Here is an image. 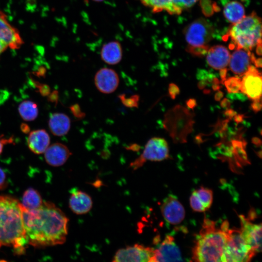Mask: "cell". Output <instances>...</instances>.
I'll return each instance as SVG.
<instances>
[{
  "mask_svg": "<svg viewBox=\"0 0 262 262\" xmlns=\"http://www.w3.org/2000/svg\"><path fill=\"white\" fill-rule=\"evenodd\" d=\"M23 221L27 244L35 247L61 245L66 240L68 219L53 203L43 202L38 208L23 207Z\"/></svg>",
  "mask_w": 262,
  "mask_h": 262,
  "instance_id": "6da1fadb",
  "label": "cell"
},
{
  "mask_svg": "<svg viewBox=\"0 0 262 262\" xmlns=\"http://www.w3.org/2000/svg\"><path fill=\"white\" fill-rule=\"evenodd\" d=\"M26 244L21 204L13 197L0 196V247L13 246L21 253Z\"/></svg>",
  "mask_w": 262,
  "mask_h": 262,
  "instance_id": "7a4b0ae2",
  "label": "cell"
},
{
  "mask_svg": "<svg viewBox=\"0 0 262 262\" xmlns=\"http://www.w3.org/2000/svg\"><path fill=\"white\" fill-rule=\"evenodd\" d=\"M229 228L227 221H225L220 228H218L215 222L205 217L192 249V261L222 262Z\"/></svg>",
  "mask_w": 262,
  "mask_h": 262,
  "instance_id": "3957f363",
  "label": "cell"
},
{
  "mask_svg": "<svg viewBox=\"0 0 262 262\" xmlns=\"http://www.w3.org/2000/svg\"><path fill=\"white\" fill-rule=\"evenodd\" d=\"M227 36L230 38L236 49L250 51L262 43L261 19L254 12L245 16L239 21L232 24Z\"/></svg>",
  "mask_w": 262,
  "mask_h": 262,
  "instance_id": "277c9868",
  "label": "cell"
},
{
  "mask_svg": "<svg viewBox=\"0 0 262 262\" xmlns=\"http://www.w3.org/2000/svg\"><path fill=\"white\" fill-rule=\"evenodd\" d=\"M213 33L212 26L203 18L191 23L184 30L188 51L197 56L206 54L209 48L208 45L212 40Z\"/></svg>",
  "mask_w": 262,
  "mask_h": 262,
  "instance_id": "5b68a950",
  "label": "cell"
},
{
  "mask_svg": "<svg viewBox=\"0 0 262 262\" xmlns=\"http://www.w3.org/2000/svg\"><path fill=\"white\" fill-rule=\"evenodd\" d=\"M227 239L222 262H247L256 253L246 244L243 239L240 229H228Z\"/></svg>",
  "mask_w": 262,
  "mask_h": 262,
  "instance_id": "8992f818",
  "label": "cell"
},
{
  "mask_svg": "<svg viewBox=\"0 0 262 262\" xmlns=\"http://www.w3.org/2000/svg\"><path fill=\"white\" fill-rule=\"evenodd\" d=\"M169 157V148L164 138L153 137L147 143L142 153L130 164L134 170L142 167L147 161H161Z\"/></svg>",
  "mask_w": 262,
  "mask_h": 262,
  "instance_id": "52a82bcc",
  "label": "cell"
},
{
  "mask_svg": "<svg viewBox=\"0 0 262 262\" xmlns=\"http://www.w3.org/2000/svg\"><path fill=\"white\" fill-rule=\"evenodd\" d=\"M154 248L135 244L118 250L113 259L114 262H154Z\"/></svg>",
  "mask_w": 262,
  "mask_h": 262,
  "instance_id": "ba28073f",
  "label": "cell"
},
{
  "mask_svg": "<svg viewBox=\"0 0 262 262\" xmlns=\"http://www.w3.org/2000/svg\"><path fill=\"white\" fill-rule=\"evenodd\" d=\"M241 235L246 244L256 254L262 250V224L251 222L244 215L239 216Z\"/></svg>",
  "mask_w": 262,
  "mask_h": 262,
  "instance_id": "9c48e42d",
  "label": "cell"
},
{
  "mask_svg": "<svg viewBox=\"0 0 262 262\" xmlns=\"http://www.w3.org/2000/svg\"><path fill=\"white\" fill-rule=\"evenodd\" d=\"M262 80L258 70L250 66L241 80V91L252 100L261 98Z\"/></svg>",
  "mask_w": 262,
  "mask_h": 262,
  "instance_id": "30bf717a",
  "label": "cell"
},
{
  "mask_svg": "<svg viewBox=\"0 0 262 262\" xmlns=\"http://www.w3.org/2000/svg\"><path fill=\"white\" fill-rule=\"evenodd\" d=\"M161 210L164 219L172 225L180 223L185 217L183 206L177 197L172 195L168 196L164 200Z\"/></svg>",
  "mask_w": 262,
  "mask_h": 262,
  "instance_id": "8fae6325",
  "label": "cell"
},
{
  "mask_svg": "<svg viewBox=\"0 0 262 262\" xmlns=\"http://www.w3.org/2000/svg\"><path fill=\"white\" fill-rule=\"evenodd\" d=\"M154 252V262L183 261L180 250L171 235L165 236Z\"/></svg>",
  "mask_w": 262,
  "mask_h": 262,
  "instance_id": "7c38bea8",
  "label": "cell"
},
{
  "mask_svg": "<svg viewBox=\"0 0 262 262\" xmlns=\"http://www.w3.org/2000/svg\"><path fill=\"white\" fill-rule=\"evenodd\" d=\"M95 84L98 90L103 94H111L117 88L119 79L117 73L113 69L103 67L95 74Z\"/></svg>",
  "mask_w": 262,
  "mask_h": 262,
  "instance_id": "4fadbf2b",
  "label": "cell"
},
{
  "mask_svg": "<svg viewBox=\"0 0 262 262\" xmlns=\"http://www.w3.org/2000/svg\"><path fill=\"white\" fill-rule=\"evenodd\" d=\"M0 40L13 49H19L24 43L17 30L9 23L6 15L0 10Z\"/></svg>",
  "mask_w": 262,
  "mask_h": 262,
  "instance_id": "5bb4252c",
  "label": "cell"
},
{
  "mask_svg": "<svg viewBox=\"0 0 262 262\" xmlns=\"http://www.w3.org/2000/svg\"><path fill=\"white\" fill-rule=\"evenodd\" d=\"M255 59L250 50L236 49L230 56L229 64L233 73L238 75H243Z\"/></svg>",
  "mask_w": 262,
  "mask_h": 262,
  "instance_id": "9a60e30c",
  "label": "cell"
},
{
  "mask_svg": "<svg viewBox=\"0 0 262 262\" xmlns=\"http://www.w3.org/2000/svg\"><path fill=\"white\" fill-rule=\"evenodd\" d=\"M44 153L46 162L53 166L63 165L71 155L68 148L60 143H55L49 145Z\"/></svg>",
  "mask_w": 262,
  "mask_h": 262,
  "instance_id": "2e32d148",
  "label": "cell"
},
{
  "mask_svg": "<svg viewBox=\"0 0 262 262\" xmlns=\"http://www.w3.org/2000/svg\"><path fill=\"white\" fill-rule=\"evenodd\" d=\"M92 205V198L88 194L77 189L72 190L69 206L73 213L77 214L86 213L90 211Z\"/></svg>",
  "mask_w": 262,
  "mask_h": 262,
  "instance_id": "e0dca14e",
  "label": "cell"
},
{
  "mask_svg": "<svg viewBox=\"0 0 262 262\" xmlns=\"http://www.w3.org/2000/svg\"><path fill=\"white\" fill-rule=\"evenodd\" d=\"M213 200V191L209 188L201 187L192 192L190 204L194 211L203 212L211 207Z\"/></svg>",
  "mask_w": 262,
  "mask_h": 262,
  "instance_id": "ac0fdd59",
  "label": "cell"
},
{
  "mask_svg": "<svg viewBox=\"0 0 262 262\" xmlns=\"http://www.w3.org/2000/svg\"><path fill=\"white\" fill-rule=\"evenodd\" d=\"M206 54L208 64L214 69L220 70L229 65L230 55L224 46L216 45L209 48Z\"/></svg>",
  "mask_w": 262,
  "mask_h": 262,
  "instance_id": "d6986e66",
  "label": "cell"
},
{
  "mask_svg": "<svg viewBox=\"0 0 262 262\" xmlns=\"http://www.w3.org/2000/svg\"><path fill=\"white\" fill-rule=\"evenodd\" d=\"M49 144L50 137L46 130L39 129L29 132L27 145L34 153L40 154L44 153Z\"/></svg>",
  "mask_w": 262,
  "mask_h": 262,
  "instance_id": "ffe728a7",
  "label": "cell"
},
{
  "mask_svg": "<svg viewBox=\"0 0 262 262\" xmlns=\"http://www.w3.org/2000/svg\"><path fill=\"white\" fill-rule=\"evenodd\" d=\"M48 123L50 132L57 136H62L66 134L71 126L69 117L66 115L61 113L51 114Z\"/></svg>",
  "mask_w": 262,
  "mask_h": 262,
  "instance_id": "44dd1931",
  "label": "cell"
},
{
  "mask_svg": "<svg viewBox=\"0 0 262 262\" xmlns=\"http://www.w3.org/2000/svg\"><path fill=\"white\" fill-rule=\"evenodd\" d=\"M100 56L102 60L107 64H117L122 58V49L120 43L117 41H112L104 44L101 49Z\"/></svg>",
  "mask_w": 262,
  "mask_h": 262,
  "instance_id": "7402d4cb",
  "label": "cell"
},
{
  "mask_svg": "<svg viewBox=\"0 0 262 262\" xmlns=\"http://www.w3.org/2000/svg\"><path fill=\"white\" fill-rule=\"evenodd\" d=\"M154 13L166 11L170 14H179L181 11L173 4L171 0H138Z\"/></svg>",
  "mask_w": 262,
  "mask_h": 262,
  "instance_id": "603a6c76",
  "label": "cell"
},
{
  "mask_svg": "<svg viewBox=\"0 0 262 262\" xmlns=\"http://www.w3.org/2000/svg\"><path fill=\"white\" fill-rule=\"evenodd\" d=\"M223 14L226 18L232 24L239 21L245 16V8L240 2L231 1L225 6Z\"/></svg>",
  "mask_w": 262,
  "mask_h": 262,
  "instance_id": "cb8c5ba5",
  "label": "cell"
},
{
  "mask_svg": "<svg viewBox=\"0 0 262 262\" xmlns=\"http://www.w3.org/2000/svg\"><path fill=\"white\" fill-rule=\"evenodd\" d=\"M18 111L21 117L26 121L34 120L38 115L37 104L30 100H24L21 102L18 105Z\"/></svg>",
  "mask_w": 262,
  "mask_h": 262,
  "instance_id": "d4e9b609",
  "label": "cell"
},
{
  "mask_svg": "<svg viewBox=\"0 0 262 262\" xmlns=\"http://www.w3.org/2000/svg\"><path fill=\"white\" fill-rule=\"evenodd\" d=\"M43 201L39 193L33 188H29L24 192L21 203L27 210H33L38 208Z\"/></svg>",
  "mask_w": 262,
  "mask_h": 262,
  "instance_id": "484cf974",
  "label": "cell"
},
{
  "mask_svg": "<svg viewBox=\"0 0 262 262\" xmlns=\"http://www.w3.org/2000/svg\"><path fill=\"white\" fill-rule=\"evenodd\" d=\"M224 83L229 93H236L241 91V80L238 77H230L226 79Z\"/></svg>",
  "mask_w": 262,
  "mask_h": 262,
  "instance_id": "4316f807",
  "label": "cell"
},
{
  "mask_svg": "<svg viewBox=\"0 0 262 262\" xmlns=\"http://www.w3.org/2000/svg\"><path fill=\"white\" fill-rule=\"evenodd\" d=\"M200 5L205 16H210L217 11L216 6L211 0H200Z\"/></svg>",
  "mask_w": 262,
  "mask_h": 262,
  "instance_id": "83f0119b",
  "label": "cell"
},
{
  "mask_svg": "<svg viewBox=\"0 0 262 262\" xmlns=\"http://www.w3.org/2000/svg\"><path fill=\"white\" fill-rule=\"evenodd\" d=\"M174 5L181 12L193 6L198 0H171Z\"/></svg>",
  "mask_w": 262,
  "mask_h": 262,
  "instance_id": "f1b7e54d",
  "label": "cell"
},
{
  "mask_svg": "<svg viewBox=\"0 0 262 262\" xmlns=\"http://www.w3.org/2000/svg\"><path fill=\"white\" fill-rule=\"evenodd\" d=\"M34 83L38 89L41 95L44 96H48L50 93V88L47 84H41L38 82H34Z\"/></svg>",
  "mask_w": 262,
  "mask_h": 262,
  "instance_id": "f546056e",
  "label": "cell"
},
{
  "mask_svg": "<svg viewBox=\"0 0 262 262\" xmlns=\"http://www.w3.org/2000/svg\"><path fill=\"white\" fill-rule=\"evenodd\" d=\"M138 100V96H134L126 99H123L122 102L127 106L133 107L137 106Z\"/></svg>",
  "mask_w": 262,
  "mask_h": 262,
  "instance_id": "4dcf8cb0",
  "label": "cell"
},
{
  "mask_svg": "<svg viewBox=\"0 0 262 262\" xmlns=\"http://www.w3.org/2000/svg\"><path fill=\"white\" fill-rule=\"evenodd\" d=\"M14 139L13 137L6 138L3 134L0 135V154L1 153L4 145L13 144Z\"/></svg>",
  "mask_w": 262,
  "mask_h": 262,
  "instance_id": "1f68e13d",
  "label": "cell"
},
{
  "mask_svg": "<svg viewBox=\"0 0 262 262\" xmlns=\"http://www.w3.org/2000/svg\"><path fill=\"white\" fill-rule=\"evenodd\" d=\"M168 91L169 95L172 99H174L180 92L179 87L174 83H170L169 85Z\"/></svg>",
  "mask_w": 262,
  "mask_h": 262,
  "instance_id": "d6a6232c",
  "label": "cell"
},
{
  "mask_svg": "<svg viewBox=\"0 0 262 262\" xmlns=\"http://www.w3.org/2000/svg\"><path fill=\"white\" fill-rule=\"evenodd\" d=\"M6 179L5 172L0 168V190L6 188L7 185Z\"/></svg>",
  "mask_w": 262,
  "mask_h": 262,
  "instance_id": "836d02e7",
  "label": "cell"
},
{
  "mask_svg": "<svg viewBox=\"0 0 262 262\" xmlns=\"http://www.w3.org/2000/svg\"><path fill=\"white\" fill-rule=\"evenodd\" d=\"M251 107L254 112L260 111L262 108L261 98L254 100V102L251 105Z\"/></svg>",
  "mask_w": 262,
  "mask_h": 262,
  "instance_id": "e575fe53",
  "label": "cell"
},
{
  "mask_svg": "<svg viewBox=\"0 0 262 262\" xmlns=\"http://www.w3.org/2000/svg\"><path fill=\"white\" fill-rule=\"evenodd\" d=\"M227 74V68H224L220 69V76L222 82H224L226 79Z\"/></svg>",
  "mask_w": 262,
  "mask_h": 262,
  "instance_id": "d590c367",
  "label": "cell"
},
{
  "mask_svg": "<svg viewBox=\"0 0 262 262\" xmlns=\"http://www.w3.org/2000/svg\"><path fill=\"white\" fill-rule=\"evenodd\" d=\"M21 131L24 133L27 134L30 132V129L28 125L26 123H22L20 126Z\"/></svg>",
  "mask_w": 262,
  "mask_h": 262,
  "instance_id": "8d00e7d4",
  "label": "cell"
},
{
  "mask_svg": "<svg viewBox=\"0 0 262 262\" xmlns=\"http://www.w3.org/2000/svg\"><path fill=\"white\" fill-rule=\"evenodd\" d=\"M186 103L187 106L191 109H193L196 106V101L194 99L188 100Z\"/></svg>",
  "mask_w": 262,
  "mask_h": 262,
  "instance_id": "74e56055",
  "label": "cell"
},
{
  "mask_svg": "<svg viewBox=\"0 0 262 262\" xmlns=\"http://www.w3.org/2000/svg\"><path fill=\"white\" fill-rule=\"evenodd\" d=\"M8 46L4 42L0 40V55L3 53L7 48Z\"/></svg>",
  "mask_w": 262,
  "mask_h": 262,
  "instance_id": "f35d334b",
  "label": "cell"
},
{
  "mask_svg": "<svg viewBox=\"0 0 262 262\" xmlns=\"http://www.w3.org/2000/svg\"><path fill=\"white\" fill-rule=\"evenodd\" d=\"M225 114L228 117L231 118L236 115V112L232 110L229 109L226 111Z\"/></svg>",
  "mask_w": 262,
  "mask_h": 262,
  "instance_id": "ab89813d",
  "label": "cell"
},
{
  "mask_svg": "<svg viewBox=\"0 0 262 262\" xmlns=\"http://www.w3.org/2000/svg\"><path fill=\"white\" fill-rule=\"evenodd\" d=\"M230 102L227 98H224L221 102V106L223 108H226L229 106Z\"/></svg>",
  "mask_w": 262,
  "mask_h": 262,
  "instance_id": "60d3db41",
  "label": "cell"
},
{
  "mask_svg": "<svg viewBox=\"0 0 262 262\" xmlns=\"http://www.w3.org/2000/svg\"><path fill=\"white\" fill-rule=\"evenodd\" d=\"M223 97V93L218 91L215 95L214 98L216 101H219Z\"/></svg>",
  "mask_w": 262,
  "mask_h": 262,
  "instance_id": "b9f144b4",
  "label": "cell"
},
{
  "mask_svg": "<svg viewBox=\"0 0 262 262\" xmlns=\"http://www.w3.org/2000/svg\"><path fill=\"white\" fill-rule=\"evenodd\" d=\"M207 85V82L204 81L200 80L198 83V87L200 89H203Z\"/></svg>",
  "mask_w": 262,
  "mask_h": 262,
  "instance_id": "7bdbcfd3",
  "label": "cell"
},
{
  "mask_svg": "<svg viewBox=\"0 0 262 262\" xmlns=\"http://www.w3.org/2000/svg\"><path fill=\"white\" fill-rule=\"evenodd\" d=\"M252 142L253 144L257 146H259L261 145V140L257 137L253 138L252 139Z\"/></svg>",
  "mask_w": 262,
  "mask_h": 262,
  "instance_id": "ee69618b",
  "label": "cell"
},
{
  "mask_svg": "<svg viewBox=\"0 0 262 262\" xmlns=\"http://www.w3.org/2000/svg\"><path fill=\"white\" fill-rule=\"evenodd\" d=\"M255 66L257 67H262V59L261 58L256 59L254 62Z\"/></svg>",
  "mask_w": 262,
  "mask_h": 262,
  "instance_id": "f6af8a7d",
  "label": "cell"
},
{
  "mask_svg": "<svg viewBox=\"0 0 262 262\" xmlns=\"http://www.w3.org/2000/svg\"><path fill=\"white\" fill-rule=\"evenodd\" d=\"M242 115H235L234 117V120L236 122H240L243 120Z\"/></svg>",
  "mask_w": 262,
  "mask_h": 262,
  "instance_id": "bcb514c9",
  "label": "cell"
},
{
  "mask_svg": "<svg viewBox=\"0 0 262 262\" xmlns=\"http://www.w3.org/2000/svg\"><path fill=\"white\" fill-rule=\"evenodd\" d=\"M212 88L215 91L219 90L220 88L219 83H212Z\"/></svg>",
  "mask_w": 262,
  "mask_h": 262,
  "instance_id": "7dc6e473",
  "label": "cell"
},
{
  "mask_svg": "<svg viewBox=\"0 0 262 262\" xmlns=\"http://www.w3.org/2000/svg\"><path fill=\"white\" fill-rule=\"evenodd\" d=\"M93 0L96 2H100V1H103L104 0Z\"/></svg>",
  "mask_w": 262,
  "mask_h": 262,
  "instance_id": "c3c4849f",
  "label": "cell"
}]
</instances>
